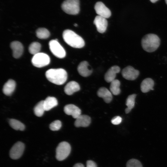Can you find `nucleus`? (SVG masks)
<instances>
[{
  "label": "nucleus",
  "instance_id": "c85d7f7f",
  "mask_svg": "<svg viewBox=\"0 0 167 167\" xmlns=\"http://www.w3.org/2000/svg\"><path fill=\"white\" fill-rule=\"evenodd\" d=\"M62 126L61 122L58 120H56L52 122L49 125L50 129L53 131H58Z\"/></svg>",
  "mask_w": 167,
  "mask_h": 167
},
{
  "label": "nucleus",
  "instance_id": "f8f14e48",
  "mask_svg": "<svg viewBox=\"0 0 167 167\" xmlns=\"http://www.w3.org/2000/svg\"><path fill=\"white\" fill-rule=\"evenodd\" d=\"M64 111L65 113L72 116L73 118L76 119L81 114L79 108L73 104H68L65 106Z\"/></svg>",
  "mask_w": 167,
  "mask_h": 167
},
{
  "label": "nucleus",
  "instance_id": "9b49d317",
  "mask_svg": "<svg viewBox=\"0 0 167 167\" xmlns=\"http://www.w3.org/2000/svg\"><path fill=\"white\" fill-rule=\"evenodd\" d=\"M94 24L95 25L97 31L100 33H103L107 29L108 22L106 18L98 15L94 19Z\"/></svg>",
  "mask_w": 167,
  "mask_h": 167
},
{
  "label": "nucleus",
  "instance_id": "6ab92c4d",
  "mask_svg": "<svg viewBox=\"0 0 167 167\" xmlns=\"http://www.w3.org/2000/svg\"><path fill=\"white\" fill-rule=\"evenodd\" d=\"M16 83L13 80L10 79L6 82L3 86V92L6 96H10L14 91Z\"/></svg>",
  "mask_w": 167,
  "mask_h": 167
},
{
  "label": "nucleus",
  "instance_id": "393cba45",
  "mask_svg": "<svg viewBox=\"0 0 167 167\" xmlns=\"http://www.w3.org/2000/svg\"><path fill=\"white\" fill-rule=\"evenodd\" d=\"M45 111L44 106V101L39 102L35 106L34 109L35 115L39 117L43 115L44 111Z\"/></svg>",
  "mask_w": 167,
  "mask_h": 167
},
{
  "label": "nucleus",
  "instance_id": "5701e85b",
  "mask_svg": "<svg viewBox=\"0 0 167 167\" xmlns=\"http://www.w3.org/2000/svg\"><path fill=\"white\" fill-rule=\"evenodd\" d=\"M120 82L118 79H115L111 82L110 90L112 93L114 95H117L120 93Z\"/></svg>",
  "mask_w": 167,
  "mask_h": 167
},
{
  "label": "nucleus",
  "instance_id": "f03ea898",
  "mask_svg": "<svg viewBox=\"0 0 167 167\" xmlns=\"http://www.w3.org/2000/svg\"><path fill=\"white\" fill-rule=\"evenodd\" d=\"M62 37L67 44L73 48H80L85 45L83 39L71 30L66 29L64 30L62 33Z\"/></svg>",
  "mask_w": 167,
  "mask_h": 167
},
{
  "label": "nucleus",
  "instance_id": "1a4fd4ad",
  "mask_svg": "<svg viewBox=\"0 0 167 167\" xmlns=\"http://www.w3.org/2000/svg\"><path fill=\"white\" fill-rule=\"evenodd\" d=\"M122 74L123 77L126 79L134 80L139 76V71L133 67L128 66L122 70Z\"/></svg>",
  "mask_w": 167,
  "mask_h": 167
},
{
  "label": "nucleus",
  "instance_id": "473e14b6",
  "mask_svg": "<svg viewBox=\"0 0 167 167\" xmlns=\"http://www.w3.org/2000/svg\"><path fill=\"white\" fill-rule=\"evenodd\" d=\"M150 1L152 3H155L158 0H150Z\"/></svg>",
  "mask_w": 167,
  "mask_h": 167
},
{
  "label": "nucleus",
  "instance_id": "39448f33",
  "mask_svg": "<svg viewBox=\"0 0 167 167\" xmlns=\"http://www.w3.org/2000/svg\"><path fill=\"white\" fill-rule=\"evenodd\" d=\"M71 151V146L67 142L63 141L60 143L56 150V158L59 161H62L66 159Z\"/></svg>",
  "mask_w": 167,
  "mask_h": 167
},
{
  "label": "nucleus",
  "instance_id": "a211bd4d",
  "mask_svg": "<svg viewBox=\"0 0 167 167\" xmlns=\"http://www.w3.org/2000/svg\"><path fill=\"white\" fill-rule=\"evenodd\" d=\"M80 87L79 84L75 81L68 82L65 86L64 91L67 95H70L79 90Z\"/></svg>",
  "mask_w": 167,
  "mask_h": 167
},
{
  "label": "nucleus",
  "instance_id": "20e7f679",
  "mask_svg": "<svg viewBox=\"0 0 167 167\" xmlns=\"http://www.w3.org/2000/svg\"><path fill=\"white\" fill-rule=\"evenodd\" d=\"M61 7L67 14L71 15L77 14L80 11L79 0H65L62 3Z\"/></svg>",
  "mask_w": 167,
  "mask_h": 167
},
{
  "label": "nucleus",
  "instance_id": "4be33fe9",
  "mask_svg": "<svg viewBox=\"0 0 167 167\" xmlns=\"http://www.w3.org/2000/svg\"><path fill=\"white\" fill-rule=\"evenodd\" d=\"M136 96L135 94H133L129 95L127 97L126 101V105L127 107L125 110L126 113H129L133 109L135 104V99Z\"/></svg>",
  "mask_w": 167,
  "mask_h": 167
},
{
  "label": "nucleus",
  "instance_id": "dca6fc26",
  "mask_svg": "<svg viewBox=\"0 0 167 167\" xmlns=\"http://www.w3.org/2000/svg\"><path fill=\"white\" fill-rule=\"evenodd\" d=\"M76 119L74 125L76 127L88 126L91 122L90 118L87 115H81Z\"/></svg>",
  "mask_w": 167,
  "mask_h": 167
},
{
  "label": "nucleus",
  "instance_id": "b1692460",
  "mask_svg": "<svg viewBox=\"0 0 167 167\" xmlns=\"http://www.w3.org/2000/svg\"><path fill=\"white\" fill-rule=\"evenodd\" d=\"M9 123L11 126L16 130L23 131L25 129L24 125L19 121L15 119H11Z\"/></svg>",
  "mask_w": 167,
  "mask_h": 167
},
{
  "label": "nucleus",
  "instance_id": "bb28decb",
  "mask_svg": "<svg viewBox=\"0 0 167 167\" xmlns=\"http://www.w3.org/2000/svg\"><path fill=\"white\" fill-rule=\"evenodd\" d=\"M41 48V44L38 42H33L29 45L28 48L29 52L34 55L40 52Z\"/></svg>",
  "mask_w": 167,
  "mask_h": 167
},
{
  "label": "nucleus",
  "instance_id": "7ed1b4c3",
  "mask_svg": "<svg viewBox=\"0 0 167 167\" xmlns=\"http://www.w3.org/2000/svg\"><path fill=\"white\" fill-rule=\"evenodd\" d=\"M160 40L158 36L153 34L145 35L141 40V45L143 49L148 52L155 51L159 47Z\"/></svg>",
  "mask_w": 167,
  "mask_h": 167
},
{
  "label": "nucleus",
  "instance_id": "ddd939ff",
  "mask_svg": "<svg viewBox=\"0 0 167 167\" xmlns=\"http://www.w3.org/2000/svg\"><path fill=\"white\" fill-rule=\"evenodd\" d=\"M10 46L12 50L13 55L16 58H19L22 55L24 50V47L22 44L18 41L12 42Z\"/></svg>",
  "mask_w": 167,
  "mask_h": 167
},
{
  "label": "nucleus",
  "instance_id": "2eb2a0df",
  "mask_svg": "<svg viewBox=\"0 0 167 167\" xmlns=\"http://www.w3.org/2000/svg\"><path fill=\"white\" fill-rule=\"evenodd\" d=\"M120 71V68L118 66H114L111 67L105 74L104 78L105 81L108 83H111L115 79L116 74Z\"/></svg>",
  "mask_w": 167,
  "mask_h": 167
},
{
  "label": "nucleus",
  "instance_id": "0eeeda50",
  "mask_svg": "<svg viewBox=\"0 0 167 167\" xmlns=\"http://www.w3.org/2000/svg\"><path fill=\"white\" fill-rule=\"evenodd\" d=\"M50 50L57 57L63 58L65 57L66 52L63 47L56 40H52L49 43Z\"/></svg>",
  "mask_w": 167,
  "mask_h": 167
},
{
  "label": "nucleus",
  "instance_id": "c756f323",
  "mask_svg": "<svg viewBox=\"0 0 167 167\" xmlns=\"http://www.w3.org/2000/svg\"><path fill=\"white\" fill-rule=\"evenodd\" d=\"M122 121V118L119 116H116L114 117L111 120V123L115 125L119 124Z\"/></svg>",
  "mask_w": 167,
  "mask_h": 167
},
{
  "label": "nucleus",
  "instance_id": "6e6552de",
  "mask_svg": "<svg viewBox=\"0 0 167 167\" xmlns=\"http://www.w3.org/2000/svg\"><path fill=\"white\" fill-rule=\"evenodd\" d=\"M24 145L21 142L15 143L10 151V157L14 160L19 158L22 155L24 149Z\"/></svg>",
  "mask_w": 167,
  "mask_h": 167
},
{
  "label": "nucleus",
  "instance_id": "f257e3e1",
  "mask_svg": "<svg viewBox=\"0 0 167 167\" xmlns=\"http://www.w3.org/2000/svg\"><path fill=\"white\" fill-rule=\"evenodd\" d=\"M45 75L49 81L58 85L63 84L67 79V73L62 68L49 69L46 72Z\"/></svg>",
  "mask_w": 167,
  "mask_h": 167
},
{
  "label": "nucleus",
  "instance_id": "72a5a7b5",
  "mask_svg": "<svg viewBox=\"0 0 167 167\" xmlns=\"http://www.w3.org/2000/svg\"><path fill=\"white\" fill-rule=\"evenodd\" d=\"M74 25L75 27H77L78 26V25L76 24H75Z\"/></svg>",
  "mask_w": 167,
  "mask_h": 167
},
{
  "label": "nucleus",
  "instance_id": "9d476101",
  "mask_svg": "<svg viewBox=\"0 0 167 167\" xmlns=\"http://www.w3.org/2000/svg\"><path fill=\"white\" fill-rule=\"evenodd\" d=\"M94 8L98 15L106 19L109 18L111 15L110 11L101 2H97L95 5Z\"/></svg>",
  "mask_w": 167,
  "mask_h": 167
},
{
  "label": "nucleus",
  "instance_id": "412c9836",
  "mask_svg": "<svg viewBox=\"0 0 167 167\" xmlns=\"http://www.w3.org/2000/svg\"><path fill=\"white\" fill-rule=\"evenodd\" d=\"M57 99L54 97L48 96L44 101V106L45 111H49L57 105Z\"/></svg>",
  "mask_w": 167,
  "mask_h": 167
},
{
  "label": "nucleus",
  "instance_id": "cd10ccee",
  "mask_svg": "<svg viewBox=\"0 0 167 167\" xmlns=\"http://www.w3.org/2000/svg\"><path fill=\"white\" fill-rule=\"evenodd\" d=\"M126 167H143L142 165L139 160L132 159L129 160L127 162Z\"/></svg>",
  "mask_w": 167,
  "mask_h": 167
},
{
  "label": "nucleus",
  "instance_id": "7c9ffc66",
  "mask_svg": "<svg viewBox=\"0 0 167 167\" xmlns=\"http://www.w3.org/2000/svg\"><path fill=\"white\" fill-rule=\"evenodd\" d=\"M87 167H97L96 164L92 160L87 161L86 162Z\"/></svg>",
  "mask_w": 167,
  "mask_h": 167
},
{
  "label": "nucleus",
  "instance_id": "2f4dec72",
  "mask_svg": "<svg viewBox=\"0 0 167 167\" xmlns=\"http://www.w3.org/2000/svg\"><path fill=\"white\" fill-rule=\"evenodd\" d=\"M73 167H84V165L80 163H77L75 164Z\"/></svg>",
  "mask_w": 167,
  "mask_h": 167
},
{
  "label": "nucleus",
  "instance_id": "aec40b11",
  "mask_svg": "<svg viewBox=\"0 0 167 167\" xmlns=\"http://www.w3.org/2000/svg\"><path fill=\"white\" fill-rule=\"evenodd\" d=\"M154 85L153 80L151 78H147L142 82L140 85L141 91L143 93L148 92L150 90H153Z\"/></svg>",
  "mask_w": 167,
  "mask_h": 167
},
{
  "label": "nucleus",
  "instance_id": "423d86ee",
  "mask_svg": "<svg viewBox=\"0 0 167 167\" xmlns=\"http://www.w3.org/2000/svg\"><path fill=\"white\" fill-rule=\"evenodd\" d=\"M31 61L34 66L41 67L48 65L50 63V59L46 54L39 52L34 55Z\"/></svg>",
  "mask_w": 167,
  "mask_h": 167
},
{
  "label": "nucleus",
  "instance_id": "a878e982",
  "mask_svg": "<svg viewBox=\"0 0 167 167\" xmlns=\"http://www.w3.org/2000/svg\"><path fill=\"white\" fill-rule=\"evenodd\" d=\"M36 36L37 37L41 39H46L50 36V32L46 28H40L36 32Z\"/></svg>",
  "mask_w": 167,
  "mask_h": 167
},
{
  "label": "nucleus",
  "instance_id": "f704fd0d",
  "mask_svg": "<svg viewBox=\"0 0 167 167\" xmlns=\"http://www.w3.org/2000/svg\"><path fill=\"white\" fill-rule=\"evenodd\" d=\"M165 2L167 4V0H165Z\"/></svg>",
  "mask_w": 167,
  "mask_h": 167
},
{
  "label": "nucleus",
  "instance_id": "f3484780",
  "mask_svg": "<svg viewBox=\"0 0 167 167\" xmlns=\"http://www.w3.org/2000/svg\"><path fill=\"white\" fill-rule=\"evenodd\" d=\"M97 94L99 97L102 98L106 103H109L112 100L113 97L112 93L105 87H101L99 88Z\"/></svg>",
  "mask_w": 167,
  "mask_h": 167
},
{
  "label": "nucleus",
  "instance_id": "4468645a",
  "mask_svg": "<svg viewBox=\"0 0 167 167\" xmlns=\"http://www.w3.org/2000/svg\"><path fill=\"white\" fill-rule=\"evenodd\" d=\"M88 63L86 61L81 62L78 66L77 70L82 76L86 77L89 76L92 72V70L89 68Z\"/></svg>",
  "mask_w": 167,
  "mask_h": 167
}]
</instances>
